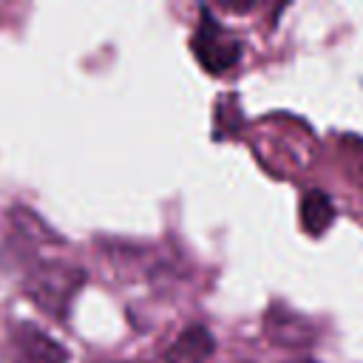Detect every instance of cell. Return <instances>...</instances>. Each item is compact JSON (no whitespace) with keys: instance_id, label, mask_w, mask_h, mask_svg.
Listing matches in <instances>:
<instances>
[{"instance_id":"obj_3","label":"cell","mask_w":363,"mask_h":363,"mask_svg":"<svg viewBox=\"0 0 363 363\" xmlns=\"http://www.w3.org/2000/svg\"><path fill=\"white\" fill-rule=\"evenodd\" d=\"M213 352V337L204 326H190L184 329L176 343L167 349L162 363H204Z\"/></svg>"},{"instance_id":"obj_2","label":"cell","mask_w":363,"mask_h":363,"mask_svg":"<svg viewBox=\"0 0 363 363\" xmlns=\"http://www.w3.org/2000/svg\"><path fill=\"white\" fill-rule=\"evenodd\" d=\"M14 363H68V352L43 329L20 323L14 329Z\"/></svg>"},{"instance_id":"obj_5","label":"cell","mask_w":363,"mask_h":363,"mask_svg":"<svg viewBox=\"0 0 363 363\" xmlns=\"http://www.w3.org/2000/svg\"><path fill=\"white\" fill-rule=\"evenodd\" d=\"M295 363H312V360H295Z\"/></svg>"},{"instance_id":"obj_4","label":"cell","mask_w":363,"mask_h":363,"mask_svg":"<svg viewBox=\"0 0 363 363\" xmlns=\"http://www.w3.org/2000/svg\"><path fill=\"white\" fill-rule=\"evenodd\" d=\"M335 221V204L326 193L320 190H309L301 201V227L309 235H320L329 224Z\"/></svg>"},{"instance_id":"obj_1","label":"cell","mask_w":363,"mask_h":363,"mask_svg":"<svg viewBox=\"0 0 363 363\" xmlns=\"http://www.w3.org/2000/svg\"><path fill=\"white\" fill-rule=\"evenodd\" d=\"M193 54L204 71L224 74L227 68H233L241 60V43L218 20H213V14L204 9L201 23L193 34Z\"/></svg>"}]
</instances>
